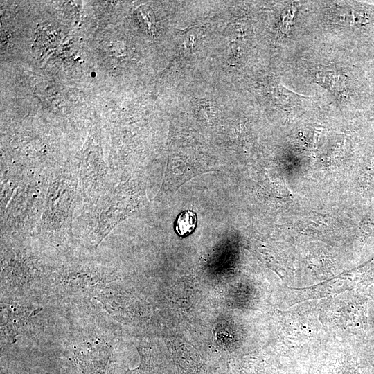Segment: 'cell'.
Listing matches in <instances>:
<instances>
[{
    "label": "cell",
    "instance_id": "obj_1",
    "mask_svg": "<svg viewBox=\"0 0 374 374\" xmlns=\"http://www.w3.org/2000/svg\"><path fill=\"white\" fill-rule=\"evenodd\" d=\"M197 223V214L191 210H186L177 216L175 229L179 235L185 237L194 231Z\"/></svg>",
    "mask_w": 374,
    "mask_h": 374
},
{
    "label": "cell",
    "instance_id": "obj_2",
    "mask_svg": "<svg viewBox=\"0 0 374 374\" xmlns=\"http://www.w3.org/2000/svg\"><path fill=\"white\" fill-rule=\"evenodd\" d=\"M317 79L331 90L343 93L345 90L346 76L334 71H319L316 75Z\"/></svg>",
    "mask_w": 374,
    "mask_h": 374
},
{
    "label": "cell",
    "instance_id": "obj_3",
    "mask_svg": "<svg viewBox=\"0 0 374 374\" xmlns=\"http://www.w3.org/2000/svg\"><path fill=\"white\" fill-rule=\"evenodd\" d=\"M139 18L143 19V24L148 30L149 34L154 35L155 30V18L154 12L148 6L139 8Z\"/></svg>",
    "mask_w": 374,
    "mask_h": 374
},
{
    "label": "cell",
    "instance_id": "obj_4",
    "mask_svg": "<svg viewBox=\"0 0 374 374\" xmlns=\"http://www.w3.org/2000/svg\"><path fill=\"white\" fill-rule=\"evenodd\" d=\"M296 8L292 6L286 9L281 15L280 29L282 33H286L293 24Z\"/></svg>",
    "mask_w": 374,
    "mask_h": 374
}]
</instances>
